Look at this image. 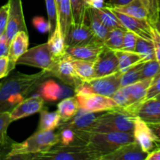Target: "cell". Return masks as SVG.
Listing matches in <instances>:
<instances>
[{
    "label": "cell",
    "mask_w": 160,
    "mask_h": 160,
    "mask_svg": "<svg viewBox=\"0 0 160 160\" xmlns=\"http://www.w3.org/2000/svg\"><path fill=\"white\" fill-rule=\"evenodd\" d=\"M52 77L49 70H41L34 74L13 71L0 83V113L11 112L14 107L29 97L45 80Z\"/></svg>",
    "instance_id": "cell-1"
},
{
    "label": "cell",
    "mask_w": 160,
    "mask_h": 160,
    "mask_svg": "<svg viewBox=\"0 0 160 160\" xmlns=\"http://www.w3.org/2000/svg\"><path fill=\"white\" fill-rule=\"evenodd\" d=\"M75 132L78 142L87 145L100 158L122 145L135 142L133 132H93L86 130Z\"/></svg>",
    "instance_id": "cell-2"
},
{
    "label": "cell",
    "mask_w": 160,
    "mask_h": 160,
    "mask_svg": "<svg viewBox=\"0 0 160 160\" xmlns=\"http://www.w3.org/2000/svg\"><path fill=\"white\" fill-rule=\"evenodd\" d=\"M135 117L124 108L117 107L98 116L86 130L93 132H133Z\"/></svg>",
    "instance_id": "cell-3"
},
{
    "label": "cell",
    "mask_w": 160,
    "mask_h": 160,
    "mask_svg": "<svg viewBox=\"0 0 160 160\" xmlns=\"http://www.w3.org/2000/svg\"><path fill=\"white\" fill-rule=\"evenodd\" d=\"M100 155L85 144L57 143L46 151L34 154L32 160H100Z\"/></svg>",
    "instance_id": "cell-4"
},
{
    "label": "cell",
    "mask_w": 160,
    "mask_h": 160,
    "mask_svg": "<svg viewBox=\"0 0 160 160\" xmlns=\"http://www.w3.org/2000/svg\"><path fill=\"white\" fill-rule=\"evenodd\" d=\"M60 142L58 132L54 131H35L23 142H15L12 152L7 160L16 155H34L46 151Z\"/></svg>",
    "instance_id": "cell-5"
},
{
    "label": "cell",
    "mask_w": 160,
    "mask_h": 160,
    "mask_svg": "<svg viewBox=\"0 0 160 160\" xmlns=\"http://www.w3.org/2000/svg\"><path fill=\"white\" fill-rule=\"evenodd\" d=\"M122 72L118 71L108 76L94 78L83 81L75 88V95L77 94H97L111 97L120 88V78Z\"/></svg>",
    "instance_id": "cell-6"
},
{
    "label": "cell",
    "mask_w": 160,
    "mask_h": 160,
    "mask_svg": "<svg viewBox=\"0 0 160 160\" xmlns=\"http://www.w3.org/2000/svg\"><path fill=\"white\" fill-rule=\"evenodd\" d=\"M55 62L56 60L52 56L46 42L28 48L26 52L19 58L17 65H27L50 71Z\"/></svg>",
    "instance_id": "cell-7"
},
{
    "label": "cell",
    "mask_w": 160,
    "mask_h": 160,
    "mask_svg": "<svg viewBox=\"0 0 160 160\" xmlns=\"http://www.w3.org/2000/svg\"><path fill=\"white\" fill-rule=\"evenodd\" d=\"M7 3L9 5V9L7 24L4 35L6 39L11 42L13 38L19 31L28 32V28L24 16L22 0H8Z\"/></svg>",
    "instance_id": "cell-8"
},
{
    "label": "cell",
    "mask_w": 160,
    "mask_h": 160,
    "mask_svg": "<svg viewBox=\"0 0 160 160\" xmlns=\"http://www.w3.org/2000/svg\"><path fill=\"white\" fill-rule=\"evenodd\" d=\"M80 109L92 112H104L119 107L111 97L97 94L75 95Z\"/></svg>",
    "instance_id": "cell-9"
},
{
    "label": "cell",
    "mask_w": 160,
    "mask_h": 160,
    "mask_svg": "<svg viewBox=\"0 0 160 160\" xmlns=\"http://www.w3.org/2000/svg\"><path fill=\"white\" fill-rule=\"evenodd\" d=\"M72 59V58L66 53L63 57L56 60L50 73L52 77L58 78L65 85L69 86L75 90L83 81L75 73Z\"/></svg>",
    "instance_id": "cell-10"
},
{
    "label": "cell",
    "mask_w": 160,
    "mask_h": 160,
    "mask_svg": "<svg viewBox=\"0 0 160 160\" xmlns=\"http://www.w3.org/2000/svg\"><path fill=\"white\" fill-rule=\"evenodd\" d=\"M147 123H160V100L151 98L139 104L124 108Z\"/></svg>",
    "instance_id": "cell-11"
},
{
    "label": "cell",
    "mask_w": 160,
    "mask_h": 160,
    "mask_svg": "<svg viewBox=\"0 0 160 160\" xmlns=\"http://www.w3.org/2000/svg\"><path fill=\"white\" fill-rule=\"evenodd\" d=\"M133 134L135 142H137L146 152H151L158 147L156 136L148 123L137 117L135 118Z\"/></svg>",
    "instance_id": "cell-12"
},
{
    "label": "cell",
    "mask_w": 160,
    "mask_h": 160,
    "mask_svg": "<svg viewBox=\"0 0 160 160\" xmlns=\"http://www.w3.org/2000/svg\"><path fill=\"white\" fill-rule=\"evenodd\" d=\"M104 48L105 45H104L103 42L95 39L86 45L67 47L66 53L73 59L94 62Z\"/></svg>",
    "instance_id": "cell-13"
},
{
    "label": "cell",
    "mask_w": 160,
    "mask_h": 160,
    "mask_svg": "<svg viewBox=\"0 0 160 160\" xmlns=\"http://www.w3.org/2000/svg\"><path fill=\"white\" fill-rule=\"evenodd\" d=\"M111 9L115 12L116 17L120 20L125 30L132 31L134 34H136L138 37L152 40V25L149 23L148 20L136 18V17L126 15V14L122 13V12H118L113 9Z\"/></svg>",
    "instance_id": "cell-14"
},
{
    "label": "cell",
    "mask_w": 160,
    "mask_h": 160,
    "mask_svg": "<svg viewBox=\"0 0 160 160\" xmlns=\"http://www.w3.org/2000/svg\"><path fill=\"white\" fill-rule=\"evenodd\" d=\"M39 95L44 100L50 102L65 98L75 94L72 88L67 85H61L53 80H45L41 84L39 89Z\"/></svg>",
    "instance_id": "cell-15"
},
{
    "label": "cell",
    "mask_w": 160,
    "mask_h": 160,
    "mask_svg": "<svg viewBox=\"0 0 160 160\" xmlns=\"http://www.w3.org/2000/svg\"><path fill=\"white\" fill-rule=\"evenodd\" d=\"M148 153L136 142L125 144L112 152L103 156L100 160H145Z\"/></svg>",
    "instance_id": "cell-16"
},
{
    "label": "cell",
    "mask_w": 160,
    "mask_h": 160,
    "mask_svg": "<svg viewBox=\"0 0 160 160\" xmlns=\"http://www.w3.org/2000/svg\"><path fill=\"white\" fill-rule=\"evenodd\" d=\"M95 78L108 76L119 71V61L113 50L105 47L94 62Z\"/></svg>",
    "instance_id": "cell-17"
},
{
    "label": "cell",
    "mask_w": 160,
    "mask_h": 160,
    "mask_svg": "<svg viewBox=\"0 0 160 160\" xmlns=\"http://www.w3.org/2000/svg\"><path fill=\"white\" fill-rule=\"evenodd\" d=\"M95 39L97 38L94 36L89 24L73 23L65 38V44L67 47L78 46L89 43Z\"/></svg>",
    "instance_id": "cell-18"
},
{
    "label": "cell",
    "mask_w": 160,
    "mask_h": 160,
    "mask_svg": "<svg viewBox=\"0 0 160 160\" xmlns=\"http://www.w3.org/2000/svg\"><path fill=\"white\" fill-rule=\"evenodd\" d=\"M44 99L40 95L28 97L15 106L10 112L12 121L25 118L40 112L43 109Z\"/></svg>",
    "instance_id": "cell-19"
},
{
    "label": "cell",
    "mask_w": 160,
    "mask_h": 160,
    "mask_svg": "<svg viewBox=\"0 0 160 160\" xmlns=\"http://www.w3.org/2000/svg\"><path fill=\"white\" fill-rule=\"evenodd\" d=\"M29 45L28 33L25 31H19L10 42L8 58L9 60V70L12 72L17 66L19 58L27 52Z\"/></svg>",
    "instance_id": "cell-20"
},
{
    "label": "cell",
    "mask_w": 160,
    "mask_h": 160,
    "mask_svg": "<svg viewBox=\"0 0 160 160\" xmlns=\"http://www.w3.org/2000/svg\"><path fill=\"white\" fill-rule=\"evenodd\" d=\"M97 118L95 112H88V111L80 109L75 117L70 120L64 122H61L56 129L69 128L74 131L86 130Z\"/></svg>",
    "instance_id": "cell-21"
},
{
    "label": "cell",
    "mask_w": 160,
    "mask_h": 160,
    "mask_svg": "<svg viewBox=\"0 0 160 160\" xmlns=\"http://www.w3.org/2000/svg\"><path fill=\"white\" fill-rule=\"evenodd\" d=\"M73 23L70 0H61L57 7V24L64 39L68 34L69 30Z\"/></svg>",
    "instance_id": "cell-22"
},
{
    "label": "cell",
    "mask_w": 160,
    "mask_h": 160,
    "mask_svg": "<svg viewBox=\"0 0 160 160\" xmlns=\"http://www.w3.org/2000/svg\"><path fill=\"white\" fill-rule=\"evenodd\" d=\"M108 6L118 12H122L126 15L131 16V17H136L138 19H144V20H148V11L141 0H132L129 3L122 5V6Z\"/></svg>",
    "instance_id": "cell-23"
},
{
    "label": "cell",
    "mask_w": 160,
    "mask_h": 160,
    "mask_svg": "<svg viewBox=\"0 0 160 160\" xmlns=\"http://www.w3.org/2000/svg\"><path fill=\"white\" fill-rule=\"evenodd\" d=\"M47 44H48L50 52L55 60L61 59L66 54L67 46L65 44V39L61 33L58 24H56L55 29L50 34Z\"/></svg>",
    "instance_id": "cell-24"
},
{
    "label": "cell",
    "mask_w": 160,
    "mask_h": 160,
    "mask_svg": "<svg viewBox=\"0 0 160 160\" xmlns=\"http://www.w3.org/2000/svg\"><path fill=\"white\" fill-rule=\"evenodd\" d=\"M152 78H145L140 80L133 84H130V94L131 106L142 102L145 98Z\"/></svg>",
    "instance_id": "cell-25"
},
{
    "label": "cell",
    "mask_w": 160,
    "mask_h": 160,
    "mask_svg": "<svg viewBox=\"0 0 160 160\" xmlns=\"http://www.w3.org/2000/svg\"><path fill=\"white\" fill-rule=\"evenodd\" d=\"M61 122V116L57 111L48 112L45 109H42L40 112V118L36 131H54L57 128Z\"/></svg>",
    "instance_id": "cell-26"
},
{
    "label": "cell",
    "mask_w": 160,
    "mask_h": 160,
    "mask_svg": "<svg viewBox=\"0 0 160 160\" xmlns=\"http://www.w3.org/2000/svg\"><path fill=\"white\" fill-rule=\"evenodd\" d=\"M79 110L76 97L70 96L63 98L57 105V112L61 118V122L67 121L76 115Z\"/></svg>",
    "instance_id": "cell-27"
},
{
    "label": "cell",
    "mask_w": 160,
    "mask_h": 160,
    "mask_svg": "<svg viewBox=\"0 0 160 160\" xmlns=\"http://www.w3.org/2000/svg\"><path fill=\"white\" fill-rule=\"evenodd\" d=\"M96 14L99 17L102 23L107 27L109 30L119 28V29L125 30L123 25L120 22L112 9L108 6H102L98 9H93Z\"/></svg>",
    "instance_id": "cell-28"
},
{
    "label": "cell",
    "mask_w": 160,
    "mask_h": 160,
    "mask_svg": "<svg viewBox=\"0 0 160 160\" xmlns=\"http://www.w3.org/2000/svg\"><path fill=\"white\" fill-rule=\"evenodd\" d=\"M119 61V71L123 73L129 68L140 62H144L142 57L136 52L125 51V50H115L114 51Z\"/></svg>",
    "instance_id": "cell-29"
},
{
    "label": "cell",
    "mask_w": 160,
    "mask_h": 160,
    "mask_svg": "<svg viewBox=\"0 0 160 160\" xmlns=\"http://www.w3.org/2000/svg\"><path fill=\"white\" fill-rule=\"evenodd\" d=\"M87 20L94 36L104 42L110 30L102 23L93 8L87 7Z\"/></svg>",
    "instance_id": "cell-30"
},
{
    "label": "cell",
    "mask_w": 160,
    "mask_h": 160,
    "mask_svg": "<svg viewBox=\"0 0 160 160\" xmlns=\"http://www.w3.org/2000/svg\"><path fill=\"white\" fill-rule=\"evenodd\" d=\"M72 62L75 73L82 81H87L95 78L93 62L72 58Z\"/></svg>",
    "instance_id": "cell-31"
},
{
    "label": "cell",
    "mask_w": 160,
    "mask_h": 160,
    "mask_svg": "<svg viewBox=\"0 0 160 160\" xmlns=\"http://www.w3.org/2000/svg\"><path fill=\"white\" fill-rule=\"evenodd\" d=\"M135 52L141 55L144 62L155 59V49L152 40L143 38L137 36Z\"/></svg>",
    "instance_id": "cell-32"
},
{
    "label": "cell",
    "mask_w": 160,
    "mask_h": 160,
    "mask_svg": "<svg viewBox=\"0 0 160 160\" xmlns=\"http://www.w3.org/2000/svg\"><path fill=\"white\" fill-rule=\"evenodd\" d=\"M125 31L126 30L119 29V28L110 30L108 36L104 41V45H105V47L113 51L122 49L124 33Z\"/></svg>",
    "instance_id": "cell-33"
},
{
    "label": "cell",
    "mask_w": 160,
    "mask_h": 160,
    "mask_svg": "<svg viewBox=\"0 0 160 160\" xmlns=\"http://www.w3.org/2000/svg\"><path fill=\"white\" fill-rule=\"evenodd\" d=\"M143 62H138L129 68L126 71L122 73L120 78V87L130 85L141 80V72Z\"/></svg>",
    "instance_id": "cell-34"
},
{
    "label": "cell",
    "mask_w": 160,
    "mask_h": 160,
    "mask_svg": "<svg viewBox=\"0 0 160 160\" xmlns=\"http://www.w3.org/2000/svg\"><path fill=\"white\" fill-rule=\"evenodd\" d=\"M70 2L74 23H86L87 6H86V0H70Z\"/></svg>",
    "instance_id": "cell-35"
},
{
    "label": "cell",
    "mask_w": 160,
    "mask_h": 160,
    "mask_svg": "<svg viewBox=\"0 0 160 160\" xmlns=\"http://www.w3.org/2000/svg\"><path fill=\"white\" fill-rule=\"evenodd\" d=\"M115 102L117 103L119 107L128 108L131 106L130 100V88L129 85L120 87L111 96Z\"/></svg>",
    "instance_id": "cell-36"
},
{
    "label": "cell",
    "mask_w": 160,
    "mask_h": 160,
    "mask_svg": "<svg viewBox=\"0 0 160 160\" xmlns=\"http://www.w3.org/2000/svg\"><path fill=\"white\" fill-rule=\"evenodd\" d=\"M148 11V21L154 25L160 18V0H141Z\"/></svg>",
    "instance_id": "cell-37"
},
{
    "label": "cell",
    "mask_w": 160,
    "mask_h": 160,
    "mask_svg": "<svg viewBox=\"0 0 160 160\" xmlns=\"http://www.w3.org/2000/svg\"><path fill=\"white\" fill-rule=\"evenodd\" d=\"M15 141L9 137L7 131L0 136V159H6L12 152Z\"/></svg>",
    "instance_id": "cell-38"
},
{
    "label": "cell",
    "mask_w": 160,
    "mask_h": 160,
    "mask_svg": "<svg viewBox=\"0 0 160 160\" xmlns=\"http://www.w3.org/2000/svg\"><path fill=\"white\" fill-rule=\"evenodd\" d=\"M160 70V64L156 59L146 61L143 62L141 72V80L145 78H153Z\"/></svg>",
    "instance_id": "cell-39"
},
{
    "label": "cell",
    "mask_w": 160,
    "mask_h": 160,
    "mask_svg": "<svg viewBox=\"0 0 160 160\" xmlns=\"http://www.w3.org/2000/svg\"><path fill=\"white\" fill-rule=\"evenodd\" d=\"M57 132L59 134L60 142L63 145H72V144H82L78 141L75 132L69 128H63L58 129Z\"/></svg>",
    "instance_id": "cell-40"
},
{
    "label": "cell",
    "mask_w": 160,
    "mask_h": 160,
    "mask_svg": "<svg viewBox=\"0 0 160 160\" xmlns=\"http://www.w3.org/2000/svg\"><path fill=\"white\" fill-rule=\"evenodd\" d=\"M48 20L51 24L52 32L57 24V9L55 0H45ZM51 32V33H52Z\"/></svg>",
    "instance_id": "cell-41"
},
{
    "label": "cell",
    "mask_w": 160,
    "mask_h": 160,
    "mask_svg": "<svg viewBox=\"0 0 160 160\" xmlns=\"http://www.w3.org/2000/svg\"><path fill=\"white\" fill-rule=\"evenodd\" d=\"M160 94V70H158V73L155 75L152 80L149 88L147 90V95H146L144 101L151 98H154ZM143 101V102H144Z\"/></svg>",
    "instance_id": "cell-42"
},
{
    "label": "cell",
    "mask_w": 160,
    "mask_h": 160,
    "mask_svg": "<svg viewBox=\"0 0 160 160\" xmlns=\"http://www.w3.org/2000/svg\"><path fill=\"white\" fill-rule=\"evenodd\" d=\"M137 35L130 31H125L124 33L123 44H122V50L125 51L135 52Z\"/></svg>",
    "instance_id": "cell-43"
},
{
    "label": "cell",
    "mask_w": 160,
    "mask_h": 160,
    "mask_svg": "<svg viewBox=\"0 0 160 160\" xmlns=\"http://www.w3.org/2000/svg\"><path fill=\"white\" fill-rule=\"evenodd\" d=\"M32 24L38 31L40 33H50L52 32L51 24L49 20H45L42 17H35L32 20Z\"/></svg>",
    "instance_id": "cell-44"
},
{
    "label": "cell",
    "mask_w": 160,
    "mask_h": 160,
    "mask_svg": "<svg viewBox=\"0 0 160 160\" xmlns=\"http://www.w3.org/2000/svg\"><path fill=\"white\" fill-rule=\"evenodd\" d=\"M152 40L155 49V59L160 64V34L154 26L152 28Z\"/></svg>",
    "instance_id": "cell-45"
},
{
    "label": "cell",
    "mask_w": 160,
    "mask_h": 160,
    "mask_svg": "<svg viewBox=\"0 0 160 160\" xmlns=\"http://www.w3.org/2000/svg\"><path fill=\"white\" fill-rule=\"evenodd\" d=\"M8 9H9L8 3L0 7V38L5 34V31H6V24H7Z\"/></svg>",
    "instance_id": "cell-46"
},
{
    "label": "cell",
    "mask_w": 160,
    "mask_h": 160,
    "mask_svg": "<svg viewBox=\"0 0 160 160\" xmlns=\"http://www.w3.org/2000/svg\"><path fill=\"white\" fill-rule=\"evenodd\" d=\"M12 122L10 112H3L0 113V136L7 131L8 127Z\"/></svg>",
    "instance_id": "cell-47"
},
{
    "label": "cell",
    "mask_w": 160,
    "mask_h": 160,
    "mask_svg": "<svg viewBox=\"0 0 160 160\" xmlns=\"http://www.w3.org/2000/svg\"><path fill=\"white\" fill-rule=\"evenodd\" d=\"M11 73L8 56H0V79H3Z\"/></svg>",
    "instance_id": "cell-48"
},
{
    "label": "cell",
    "mask_w": 160,
    "mask_h": 160,
    "mask_svg": "<svg viewBox=\"0 0 160 160\" xmlns=\"http://www.w3.org/2000/svg\"><path fill=\"white\" fill-rule=\"evenodd\" d=\"M10 42L6 39V36L3 34L0 38V56H8L9 50Z\"/></svg>",
    "instance_id": "cell-49"
},
{
    "label": "cell",
    "mask_w": 160,
    "mask_h": 160,
    "mask_svg": "<svg viewBox=\"0 0 160 160\" xmlns=\"http://www.w3.org/2000/svg\"><path fill=\"white\" fill-rule=\"evenodd\" d=\"M86 3L87 7L98 9L104 6V0H86Z\"/></svg>",
    "instance_id": "cell-50"
},
{
    "label": "cell",
    "mask_w": 160,
    "mask_h": 160,
    "mask_svg": "<svg viewBox=\"0 0 160 160\" xmlns=\"http://www.w3.org/2000/svg\"><path fill=\"white\" fill-rule=\"evenodd\" d=\"M148 125L155 133L158 140V146H160V123H148Z\"/></svg>",
    "instance_id": "cell-51"
},
{
    "label": "cell",
    "mask_w": 160,
    "mask_h": 160,
    "mask_svg": "<svg viewBox=\"0 0 160 160\" xmlns=\"http://www.w3.org/2000/svg\"><path fill=\"white\" fill-rule=\"evenodd\" d=\"M145 160H160V148H157L149 152Z\"/></svg>",
    "instance_id": "cell-52"
},
{
    "label": "cell",
    "mask_w": 160,
    "mask_h": 160,
    "mask_svg": "<svg viewBox=\"0 0 160 160\" xmlns=\"http://www.w3.org/2000/svg\"><path fill=\"white\" fill-rule=\"evenodd\" d=\"M132 0H109V3L107 5L111 6H122L129 3Z\"/></svg>",
    "instance_id": "cell-53"
},
{
    "label": "cell",
    "mask_w": 160,
    "mask_h": 160,
    "mask_svg": "<svg viewBox=\"0 0 160 160\" xmlns=\"http://www.w3.org/2000/svg\"><path fill=\"white\" fill-rule=\"evenodd\" d=\"M152 26L155 27V28L157 29V31H158V33L160 34V18L158 19V20H157L156 23H155L154 25H152Z\"/></svg>",
    "instance_id": "cell-54"
},
{
    "label": "cell",
    "mask_w": 160,
    "mask_h": 160,
    "mask_svg": "<svg viewBox=\"0 0 160 160\" xmlns=\"http://www.w3.org/2000/svg\"><path fill=\"white\" fill-rule=\"evenodd\" d=\"M155 98H157V99H159L160 100V94L158 95H157V96L155 97Z\"/></svg>",
    "instance_id": "cell-55"
}]
</instances>
